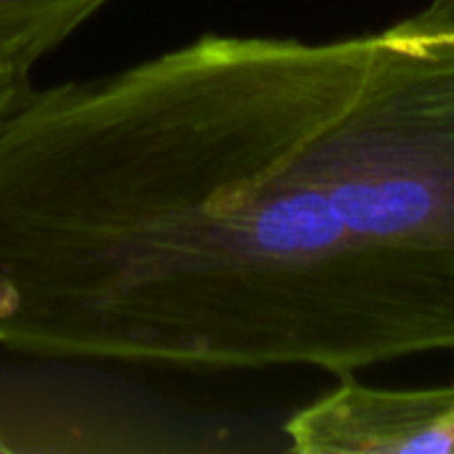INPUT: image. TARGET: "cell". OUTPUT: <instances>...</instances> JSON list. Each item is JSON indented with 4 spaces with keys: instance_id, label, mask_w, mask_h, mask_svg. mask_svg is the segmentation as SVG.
<instances>
[{
    "instance_id": "obj_5",
    "label": "cell",
    "mask_w": 454,
    "mask_h": 454,
    "mask_svg": "<svg viewBox=\"0 0 454 454\" xmlns=\"http://www.w3.org/2000/svg\"><path fill=\"white\" fill-rule=\"evenodd\" d=\"M29 88V74L13 69L11 64L0 61V114Z\"/></svg>"
},
{
    "instance_id": "obj_2",
    "label": "cell",
    "mask_w": 454,
    "mask_h": 454,
    "mask_svg": "<svg viewBox=\"0 0 454 454\" xmlns=\"http://www.w3.org/2000/svg\"><path fill=\"white\" fill-rule=\"evenodd\" d=\"M285 434L301 454H454V378L434 388H378L346 375L298 410Z\"/></svg>"
},
{
    "instance_id": "obj_3",
    "label": "cell",
    "mask_w": 454,
    "mask_h": 454,
    "mask_svg": "<svg viewBox=\"0 0 454 454\" xmlns=\"http://www.w3.org/2000/svg\"><path fill=\"white\" fill-rule=\"evenodd\" d=\"M112 0H0V61L29 69Z\"/></svg>"
},
{
    "instance_id": "obj_1",
    "label": "cell",
    "mask_w": 454,
    "mask_h": 454,
    "mask_svg": "<svg viewBox=\"0 0 454 454\" xmlns=\"http://www.w3.org/2000/svg\"><path fill=\"white\" fill-rule=\"evenodd\" d=\"M29 269L96 364L454 354V32L202 35L48 104Z\"/></svg>"
},
{
    "instance_id": "obj_4",
    "label": "cell",
    "mask_w": 454,
    "mask_h": 454,
    "mask_svg": "<svg viewBox=\"0 0 454 454\" xmlns=\"http://www.w3.org/2000/svg\"><path fill=\"white\" fill-rule=\"evenodd\" d=\"M407 32L420 35H447L454 32V0H428L418 13L399 21Z\"/></svg>"
}]
</instances>
